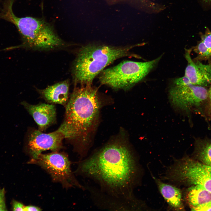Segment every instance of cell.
I'll return each instance as SVG.
<instances>
[{"mask_svg": "<svg viewBox=\"0 0 211 211\" xmlns=\"http://www.w3.org/2000/svg\"><path fill=\"white\" fill-rule=\"evenodd\" d=\"M42 210L40 207L33 205L25 206V211H40Z\"/></svg>", "mask_w": 211, "mask_h": 211, "instance_id": "obj_22", "label": "cell"}, {"mask_svg": "<svg viewBox=\"0 0 211 211\" xmlns=\"http://www.w3.org/2000/svg\"><path fill=\"white\" fill-rule=\"evenodd\" d=\"M64 135L58 129L52 132L44 133L39 130H34L28 134L26 149L31 159H35L47 150L59 151L63 147Z\"/></svg>", "mask_w": 211, "mask_h": 211, "instance_id": "obj_9", "label": "cell"}, {"mask_svg": "<svg viewBox=\"0 0 211 211\" xmlns=\"http://www.w3.org/2000/svg\"><path fill=\"white\" fill-rule=\"evenodd\" d=\"M169 93L174 106L186 110L199 106L208 96L206 88L192 84L185 76L173 81Z\"/></svg>", "mask_w": 211, "mask_h": 211, "instance_id": "obj_8", "label": "cell"}, {"mask_svg": "<svg viewBox=\"0 0 211 211\" xmlns=\"http://www.w3.org/2000/svg\"><path fill=\"white\" fill-rule=\"evenodd\" d=\"M91 180L103 192L135 205L141 201L134 190L142 171L138 157L124 138H115L80 160L74 171Z\"/></svg>", "mask_w": 211, "mask_h": 211, "instance_id": "obj_1", "label": "cell"}, {"mask_svg": "<svg viewBox=\"0 0 211 211\" xmlns=\"http://www.w3.org/2000/svg\"><path fill=\"white\" fill-rule=\"evenodd\" d=\"M25 207L20 202L14 200L12 201V208L13 211H25Z\"/></svg>", "mask_w": 211, "mask_h": 211, "instance_id": "obj_20", "label": "cell"}, {"mask_svg": "<svg viewBox=\"0 0 211 211\" xmlns=\"http://www.w3.org/2000/svg\"><path fill=\"white\" fill-rule=\"evenodd\" d=\"M69 83L65 80L40 90L39 92L46 102L52 104H59L65 107L69 99Z\"/></svg>", "mask_w": 211, "mask_h": 211, "instance_id": "obj_13", "label": "cell"}, {"mask_svg": "<svg viewBox=\"0 0 211 211\" xmlns=\"http://www.w3.org/2000/svg\"><path fill=\"white\" fill-rule=\"evenodd\" d=\"M202 2L204 3L211 6V0H200Z\"/></svg>", "mask_w": 211, "mask_h": 211, "instance_id": "obj_23", "label": "cell"}, {"mask_svg": "<svg viewBox=\"0 0 211 211\" xmlns=\"http://www.w3.org/2000/svg\"><path fill=\"white\" fill-rule=\"evenodd\" d=\"M5 199V191L4 188H0V211H6Z\"/></svg>", "mask_w": 211, "mask_h": 211, "instance_id": "obj_19", "label": "cell"}, {"mask_svg": "<svg viewBox=\"0 0 211 211\" xmlns=\"http://www.w3.org/2000/svg\"><path fill=\"white\" fill-rule=\"evenodd\" d=\"M193 211H211V203L198 206L193 208Z\"/></svg>", "mask_w": 211, "mask_h": 211, "instance_id": "obj_21", "label": "cell"}, {"mask_svg": "<svg viewBox=\"0 0 211 211\" xmlns=\"http://www.w3.org/2000/svg\"><path fill=\"white\" fill-rule=\"evenodd\" d=\"M195 50L199 56L205 58H208L211 55V54L202 40L197 46Z\"/></svg>", "mask_w": 211, "mask_h": 211, "instance_id": "obj_17", "label": "cell"}, {"mask_svg": "<svg viewBox=\"0 0 211 211\" xmlns=\"http://www.w3.org/2000/svg\"><path fill=\"white\" fill-rule=\"evenodd\" d=\"M21 103L32 117L40 131H45L56 122V109L53 104L40 103L32 105L24 101Z\"/></svg>", "mask_w": 211, "mask_h": 211, "instance_id": "obj_11", "label": "cell"}, {"mask_svg": "<svg viewBox=\"0 0 211 211\" xmlns=\"http://www.w3.org/2000/svg\"><path fill=\"white\" fill-rule=\"evenodd\" d=\"M165 177L176 184L197 186L211 191V167L189 157L176 160Z\"/></svg>", "mask_w": 211, "mask_h": 211, "instance_id": "obj_6", "label": "cell"}, {"mask_svg": "<svg viewBox=\"0 0 211 211\" xmlns=\"http://www.w3.org/2000/svg\"><path fill=\"white\" fill-rule=\"evenodd\" d=\"M160 193L171 209L176 211L184 210L182 192L176 186L165 183L153 177Z\"/></svg>", "mask_w": 211, "mask_h": 211, "instance_id": "obj_14", "label": "cell"}, {"mask_svg": "<svg viewBox=\"0 0 211 211\" xmlns=\"http://www.w3.org/2000/svg\"><path fill=\"white\" fill-rule=\"evenodd\" d=\"M134 46L91 44L82 47L73 67L75 82L81 85L91 84L94 78L115 60L123 57L134 56L130 52Z\"/></svg>", "mask_w": 211, "mask_h": 211, "instance_id": "obj_4", "label": "cell"}, {"mask_svg": "<svg viewBox=\"0 0 211 211\" xmlns=\"http://www.w3.org/2000/svg\"><path fill=\"white\" fill-rule=\"evenodd\" d=\"M161 57L144 62L123 61L103 70L100 73L99 81L101 84L114 89H129L146 76Z\"/></svg>", "mask_w": 211, "mask_h": 211, "instance_id": "obj_5", "label": "cell"}, {"mask_svg": "<svg viewBox=\"0 0 211 211\" xmlns=\"http://www.w3.org/2000/svg\"><path fill=\"white\" fill-rule=\"evenodd\" d=\"M208 96H209L210 103H211V86L208 91Z\"/></svg>", "mask_w": 211, "mask_h": 211, "instance_id": "obj_24", "label": "cell"}, {"mask_svg": "<svg viewBox=\"0 0 211 211\" xmlns=\"http://www.w3.org/2000/svg\"><path fill=\"white\" fill-rule=\"evenodd\" d=\"M202 40L211 54V31L206 28L205 34L202 37Z\"/></svg>", "mask_w": 211, "mask_h": 211, "instance_id": "obj_18", "label": "cell"}, {"mask_svg": "<svg viewBox=\"0 0 211 211\" xmlns=\"http://www.w3.org/2000/svg\"><path fill=\"white\" fill-rule=\"evenodd\" d=\"M190 52V49L186 50L185 57L188 64L185 76L195 85L206 86L211 83V65L199 61L194 62L191 57Z\"/></svg>", "mask_w": 211, "mask_h": 211, "instance_id": "obj_12", "label": "cell"}, {"mask_svg": "<svg viewBox=\"0 0 211 211\" xmlns=\"http://www.w3.org/2000/svg\"><path fill=\"white\" fill-rule=\"evenodd\" d=\"M197 155L198 161L211 167V142L201 147Z\"/></svg>", "mask_w": 211, "mask_h": 211, "instance_id": "obj_16", "label": "cell"}, {"mask_svg": "<svg viewBox=\"0 0 211 211\" xmlns=\"http://www.w3.org/2000/svg\"><path fill=\"white\" fill-rule=\"evenodd\" d=\"M101 106L97 90L91 84L74 89L65 106L64 120L58 130L64 138L74 143L75 148H81V138L95 124Z\"/></svg>", "mask_w": 211, "mask_h": 211, "instance_id": "obj_2", "label": "cell"}, {"mask_svg": "<svg viewBox=\"0 0 211 211\" xmlns=\"http://www.w3.org/2000/svg\"><path fill=\"white\" fill-rule=\"evenodd\" d=\"M186 199L192 210L199 206L211 203V191L195 186L187 190Z\"/></svg>", "mask_w": 211, "mask_h": 211, "instance_id": "obj_15", "label": "cell"}, {"mask_svg": "<svg viewBox=\"0 0 211 211\" xmlns=\"http://www.w3.org/2000/svg\"><path fill=\"white\" fill-rule=\"evenodd\" d=\"M86 190L89 193L94 205L99 209L111 211H137V208L126 201L110 196L98 188L86 183Z\"/></svg>", "mask_w": 211, "mask_h": 211, "instance_id": "obj_10", "label": "cell"}, {"mask_svg": "<svg viewBox=\"0 0 211 211\" xmlns=\"http://www.w3.org/2000/svg\"><path fill=\"white\" fill-rule=\"evenodd\" d=\"M13 0H9L0 12V18L14 24L22 37V45L8 47V50L20 47L47 50L64 45L63 41L52 26L44 20L30 17L19 18L12 10Z\"/></svg>", "mask_w": 211, "mask_h": 211, "instance_id": "obj_3", "label": "cell"}, {"mask_svg": "<svg viewBox=\"0 0 211 211\" xmlns=\"http://www.w3.org/2000/svg\"><path fill=\"white\" fill-rule=\"evenodd\" d=\"M28 163L37 165L46 171L54 182L60 183L63 188L76 187L86 190L72 171L71 162L67 155L59 151L40 154L35 159H30Z\"/></svg>", "mask_w": 211, "mask_h": 211, "instance_id": "obj_7", "label": "cell"}]
</instances>
